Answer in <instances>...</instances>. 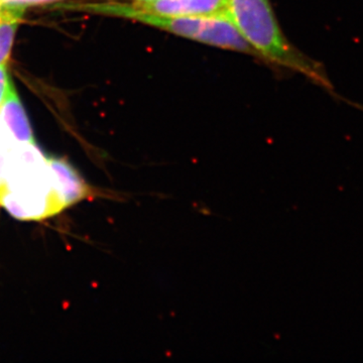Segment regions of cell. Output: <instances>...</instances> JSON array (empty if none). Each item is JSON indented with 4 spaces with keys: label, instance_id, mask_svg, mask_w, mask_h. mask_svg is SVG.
<instances>
[{
    "label": "cell",
    "instance_id": "6da1fadb",
    "mask_svg": "<svg viewBox=\"0 0 363 363\" xmlns=\"http://www.w3.org/2000/svg\"><path fill=\"white\" fill-rule=\"evenodd\" d=\"M0 207L20 220H42L65 209L48 157L35 143H20L13 150Z\"/></svg>",
    "mask_w": 363,
    "mask_h": 363
},
{
    "label": "cell",
    "instance_id": "7a4b0ae2",
    "mask_svg": "<svg viewBox=\"0 0 363 363\" xmlns=\"http://www.w3.org/2000/svg\"><path fill=\"white\" fill-rule=\"evenodd\" d=\"M227 11L259 58L302 74L315 84L332 91L323 65L306 56L286 39L269 0H228Z\"/></svg>",
    "mask_w": 363,
    "mask_h": 363
},
{
    "label": "cell",
    "instance_id": "3957f363",
    "mask_svg": "<svg viewBox=\"0 0 363 363\" xmlns=\"http://www.w3.org/2000/svg\"><path fill=\"white\" fill-rule=\"evenodd\" d=\"M91 13L128 18L212 47L257 56L234 26L228 11L207 16H162L147 13L133 2H97L74 6Z\"/></svg>",
    "mask_w": 363,
    "mask_h": 363
},
{
    "label": "cell",
    "instance_id": "277c9868",
    "mask_svg": "<svg viewBox=\"0 0 363 363\" xmlns=\"http://www.w3.org/2000/svg\"><path fill=\"white\" fill-rule=\"evenodd\" d=\"M135 4L147 13L162 16H207L228 9V0H154Z\"/></svg>",
    "mask_w": 363,
    "mask_h": 363
},
{
    "label": "cell",
    "instance_id": "5b68a950",
    "mask_svg": "<svg viewBox=\"0 0 363 363\" xmlns=\"http://www.w3.org/2000/svg\"><path fill=\"white\" fill-rule=\"evenodd\" d=\"M48 161L56 177L59 197L65 209L93 195L89 186L68 162L52 157H48Z\"/></svg>",
    "mask_w": 363,
    "mask_h": 363
},
{
    "label": "cell",
    "instance_id": "8992f818",
    "mask_svg": "<svg viewBox=\"0 0 363 363\" xmlns=\"http://www.w3.org/2000/svg\"><path fill=\"white\" fill-rule=\"evenodd\" d=\"M0 121L18 142L35 143L30 121L13 82L9 85L6 99L0 108Z\"/></svg>",
    "mask_w": 363,
    "mask_h": 363
},
{
    "label": "cell",
    "instance_id": "52a82bcc",
    "mask_svg": "<svg viewBox=\"0 0 363 363\" xmlns=\"http://www.w3.org/2000/svg\"><path fill=\"white\" fill-rule=\"evenodd\" d=\"M25 7L6 2L0 11V65L7 64L9 60L16 30L25 13Z\"/></svg>",
    "mask_w": 363,
    "mask_h": 363
},
{
    "label": "cell",
    "instance_id": "ba28073f",
    "mask_svg": "<svg viewBox=\"0 0 363 363\" xmlns=\"http://www.w3.org/2000/svg\"><path fill=\"white\" fill-rule=\"evenodd\" d=\"M11 80L9 74L7 73V64L0 65V108L6 99L7 90L11 85Z\"/></svg>",
    "mask_w": 363,
    "mask_h": 363
},
{
    "label": "cell",
    "instance_id": "9c48e42d",
    "mask_svg": "<svg viewBox=\"0 0 363 363\" xmlns=\"http://www.w3.org/2000/svg\"><path fill=\"white\" fill-rule=\"evenodd\" d=\"M58 1V0H4L7 4H21V6H35V4H50V2Z\"/></svg>",
    "mask_w": 363,
    "mask_h": 363
},
{
    "label": "cell",
    "instance_id": "30bf717a",
    "mask_svg": "<svg viewBox=\"0 0 363 363\" xmlns=\"http://www.w3.org/2000/svg\"><path fill=\"white\" fill-rule=\"evenodd\" d=\"M133 4H147V2L154 1V0H130Z\"/></svg>",
    "mask_w": 363,
    "mask_h": 363
},
{
    "label": "cell",
    "instance_id": "8fae6325",
    "mask_svg": "<svg viewBox=\"0 0 363 363\" xmlns=\"http://www.w3.org/2000/svg\"><path fill=\"white\" fill-rule=\"evenodd\" d=\"M4 4H6V2H4V0H0V11H1L2 7H4Z\"/></svg>",
    "mask_w": 363,
    "mask_h": 363
}]
</instances>
